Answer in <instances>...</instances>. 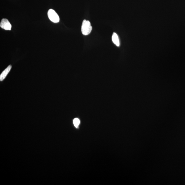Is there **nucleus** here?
<instances>
[{"mask_svg":"<svg viewBox=\"0 0 185 185\" xmlns=\"http://www.w3.org/2000/svg\"><path fill=\"white\" fill-rule=\"evenodd\" d=\"M48 14L49 18L52 22L57 23L59 21V16L54 10L52 9L49 10Z\"/></svg>","mask_w":185,"mask_h":185,"instance_id":"nucleus-2","label":"nucleus"},{"mask_svg":"<svg viewBox=\"0 0 185 185\" xmlns=\"http://www.w3.org/2000/svg\"><path fill=\"white\" fill-rule=\"evenodd\" d=\"M112 40L114 43L117 46H120V42H119L118 35L116 33H113L112 35Z\"/></svg>","mask_w":185,"mask_h":185,"instance_id":"nucleus-5","label":"nucleus"},{"mask_svg":"<svg viewBox=\"0 0 185 185\" xmlns=\"http://www.w3.org/2000/svg\"><path fill=\"white\" fill-rule=\"evenodd\" d=\"M0 26L5 30H11L12 26L8 20L6 18H3L1 20Z\"/></svg>","mask_w":185,"mask_h":185,"instance_id":"nucleus-3","label":"nucleus"},{"mask_svg":"<svg viewBox=\"0 0 185 185\" xmlns=\"http://www.w3.org/2000/svg\"><path fill=\"white\" fill-rule=\"evenodd\" d=\"M73 124L75 127L78 128L80 124L79 119L77 118H75L74 119L73 121Z\"/></svg>","mask_w":185,"mask_h":185,"instance_id":"nucleus-6","label":"nucleus"},{"mask_svg":"<svg viewBox=\"0 0 185 185\" xmlns=\"http://www.w3.org/2000/svg\"><path fill=\"white\" fill-rule=\"evenodd\" d=\"M11 65H10L1 73L0 75V81H2L6 78L7 75L10 72L11 68Z\"/></svg>","mask_w":185,"mask_h":185,"instance_id":"nucleus-4","label":"nucleus"},{"mask_svg":"<svg viewBox=\"0 0 185 185\" xmlns=\"http://www.w3.org/2000/svg\"><path fill=\"white\" fill-rule=\"evenodd\" d=\"M92 28L90 22L87 20H84L81 27V31L83 34L87 35L90 34Z\"/></svg>","mask_w":185,"mask_h":185,"instance_id":"nucleus-1","label":"nucleus"}]
</instances>
